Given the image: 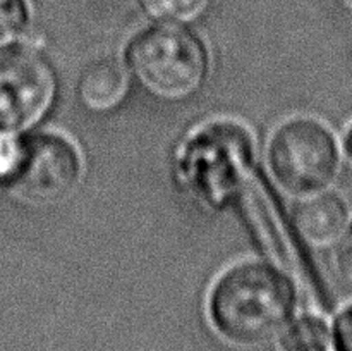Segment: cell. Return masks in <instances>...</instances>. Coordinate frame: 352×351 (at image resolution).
<instances>
[{
    "mask_svg": "<svg viewBox=\"0 0 352 351\" xmlns=\"http://www.w3.org/2000/svg\"><path fill=\"white\" fill-rule=\"evenodd\" d=\"M296 295L274 268L246 264L220 279L210 298V322L227 341L243 346L272 343L292 320Z\"/></svg>",
    "mask_w": 352,
    "mask_h": 351,
    "instance_id": "cell-1",
    "label": "cell"
},
{
    "mask_svg": "<svg viewBox=\"0 0 352 351\" xmlns=\"http://www.w3.org/2000/svg\"><path fill=\"white\" fill-rule=\"evenodd\" d=\"M127 65L148 95L167 103L192 98L208 76V55L201 41L184 28L165 24L134 38Z\"/></svg>",
    "mask_w": 352,
    "mask_h": 351,
    "instance_id": "cell-2",
    "label": "cell"
},
{
    "mask_svg": "<svg viewBox=\"0 0 352 351\" xmlns=\"http://www.w3.org/2000/svg\"><path fill=\"white\" fill-rule=\"evenodd\" d=\"M57 78L47 57L31 48L0 52V138H17L52 109Z\"/></svg>",
    "mask_w": 352,
    "mask_h": 351,
    "instance_id": "cell-3",
    "label": "cell"
},
{
    "mask_svg": "<svg viewBox=\"0 0 352 351\" xmlns=\"http://www.w3.org/2000/svg\"><path fill=\"white\" fill-rule=\"evenodd\" d=\"M270 165L287 191L315 195L336 174L333 138L315 120H292L282 126L272 140Z\"/></svg>",
    "mask_w": 352,
    "mask_h": 351,
    "instance_id": "cell-4",
    "label": "cell"
},
{
    "mask_svg": "<svg viewBox=\"0 0 352 351\" xmlns=\"http://www.w3.org/2000/svg\"><path fill=\"white\" fill-rule=\"evenodd\" d=\"M79 179V157L57 136H34L21 141L10 191L36 205L60 202Z\"/></svg>",
    "mask_w": 352,
    "mask_h": 351,
    "instance_id": "cell-5",
    "label": "cell"
},
{
    "mask_svg": "<svg viewBox=\"0 0 352 351\" xmlns=\"http://www.w3.org/2000/svg\"><path fill=\"white\" fill-rule=\"evenodd\" d=\"M347 210L340 198L315 193L296 209V227L302 240L313 248L330 246L346 233Z\"/></svg>",
    "mask_w": 352,
    "mask_h": 351,
    "instance_id": "cell-6",
    "label": "cell"
},
{
    "mask_svg": "<svg viewBox=\"0 0 352 351\" xmlns=\"http://www.w3.org/2000/svg\"><path fill=\"white\" fill-rule=\"evenodd\" d=\"M129 89V74L120 62L103 58L89 64L78 81V98L85 109L105 114L117 109Z\"/></svg>",
    "mask_w": 352,
    "mask_h": 351,
    "instance_id": "cell-7",
    "label": "cell"
},
{
    "mask_svg": "<svg viewBox=\"0 0 352 351\" xmlns=\"http://www.w3.org/2000/svg\"><path fill=\"white\" fill-rule=\"evenodd\" d=\"M280 351H332V329L315 315L292 319L275 339Z\"/></svg>",
    "mask_w": 352,
    "mask_h": 351,
    "instance_id": "cell-8",
    "label": "cell"
},
{
    "mask_svg": "<svg viewBox=\"0 0 352 351\" xmlns=\"http://www.w3.org/2000/svg\"><path fill=\"white\" fill-rule=\"evenodd\" d=\"M141 7L157 23L184 28L201 21L215 0H140Z\"/></svg>",
    "mask_w": 352,
    "mask_h": 351,
    "instance_id": "cell-9",
    "label": "cell"
},
{
    "mask_svg": "<svg viewBox=\"0 0 352 351\" xmlns=\"http://www.w3.org/2000/svg\"><path fill=\"white\" fill-rule=\"evenodd\" d=\"M30 19L26 0H0V52L14 47Z\"/></svg>",
    "mask_w": 352,
    "mask_h": 351,
    "instance_id": "cell-10",
    "label": "cell"
},
{
    "mask_svg": "<svg viewBox=\"0 0 352 351\" xmlns=\"http://www.w3.org/2000/svg\"><path fill=\"white\" fill-rule=\"evenodd\" d=\"M21 141L17 138H0V193L10 188Z\"/></svg>",
    "mask_w": 352,
    "mask_h": 351,
    "instance_id": "cell-11",
    "label": "cell"
},
{
    "mask_svg": "<svg viewBox=\"0 0 352 351\" xmlns=\"http://www.w3.org/2000/svg\"><path fill=\"white\" fill-rule=\"evenodd\" d=\"M332 351H352V306L340 312L333 322Z\"/></svg>",
    "mask_w": 352,
    "mask_h": 351,
    "instance_id": "cell-12",
    "label": "cell"
},
{
    "mask_svg": "<svg viewBox=\"0 0 352 351\" xmlns=\"http://www.w3.org/2000/svg\"><path fill=\"white\" fill-rule=\"evenodd\" d=\"M337 264H339L340 275L352 286V227L340 237Z\"/></svg>",
    "mask_w": 352,
    "mask_h": 351,
    "instance_id": "cell-13",
    "label": "cell"
},
{
    "mask_svg": "<svg viewBox=\"0 0 352 351\" xmlns=\"http://www.w3.org/2000/svg\"><path fill=\"white\" fill-rule=\"evenodd\" d=\"M336 3L342 10H346V12L352 14V0H336Z\"/></svg>",
    "mask_w": 352,
    "mask_h": 351,
    "instance_id": "cell-14",
    "label": "cell"
},
{
    "mask_svg": "<svg viewBox=\"0 0 352 351\" xmlns=\"http://www.w3.org/2000/svg\"><path fill=\"white\" fill-rule=\"evenodd\" d=\"M346 150H347V153H349L352 157V127H351L349 134H347V138H346Z\"/></svg>",
    "mask_w": 352,
    "mask_h": 351,
    "instance_id": "cell-15",
    "label": "cell"
}]
</instances>
